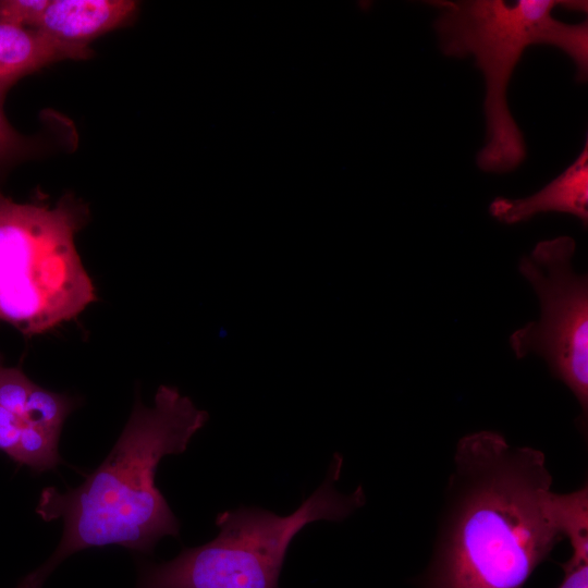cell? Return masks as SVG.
<instances>
[{"label":"cell","instance_id":"cell-1","mask_svg":"<svg viewBox=\"0 0 588 588\" xmlns=\"http://www.w3.org/2000/svg\"><path fill=\"white\" fill-rule=\"evenodd\" d=\"M551 483L541 451L494 431L463 437L421 588H523L563 539Z\"/></svg>","mask_w":588,"mask_h":588},{"label":"cell","instance_id":"cell-2","mask_svg":"<svg viewBox=\"0 0 588 588\" xmlns=\"http://www.w3.org/2000/svg\"><path fill=\"white\" fill-rule=\"evenodd\" d=\"M209 415L176 388L160 385L152 406L137 399L114 446L75 489L42 490L36 509L46 522L62 519L61 540L42 564L49 574L66 558L111 544L150 554L180 523L155 483L157 466L181 454Z\"/></svg>","mask_w":588,"mask_h":588},{"label":"cell","instance_id":"cell-3","mask_svg":"<svg viewBox=\"0 0 588 588\" xmlns=\"http://www.w3.org/2000/svg\"><path fill=\"white\" fill-rule=\"evenodd\" d=\"M433 26L438 45L450 58L474 57L485 79L486 142L477 166L489 173H507L526 158L523 132L507 105V86L524 51L551 45L574 63L576 79L588 78V23L568 24L553 17L558 7L587 12L586 1L565 0H437Z\"/></svg>","mask_w":588,"mask_h":588},{"label":"cell","instance_id":"cell-4","mask_svg":"<svg viewBox=\"0 0 588 588\" xmlns=\"http://www.w3.org/2000/svg\"><path fill=\"white\" fill-rule=\"evenodd\" d=\"M342 464V456L334 453L324 481L290 515L257 506L219 513L215 539L183 549L170 561L144 563L136 588H279L297 532L317 520L341 522L365 504L360 486L350 494L334 488Z\"/></svg>","mask_w":588,"mask_h":588},{"label":"cell","instance_id":"cell-5","mask_svg":"<svg viewBox=\"0 0 588 588\" xmlns=\"http://www.w3.org/2000/svg\"><path fill=\"white\" fill-rule=\"evenodd\" d=\"M83 216L68 197L50 208L0 191V320L25 336L76 318L97 299L74 242Z\"/></svg>","mask_w":588,"mask_h":588},{"label":"cell","instance_id":"cell-6","mask_svg":"<svg viewBox=\"0 0 588 588\" xmlns=\"http://www.w3.org/2000/svg\"><path fill=\"white\" fill-rule=\"evenodd\" d=\"M571 236L538 242L518 262V271L536 292L540 318L517 329L510 346L517 358L537 354L554 378L577 400L581 426L588 415V277L573 266Z\"/></svg>","mask_w":588,"mask_h":588},{"label":"cell","instance_id":"cell-7","mask_svg":"<svg viewBox=\"0 0 588 588\" xmlns=\"http://www.w3.org/2000/svg\"><path fill=\"white\" fill-rule=\"evenodd\" d=\"M569 213L588 224V140L578 157L538 192L523 198L495 197L490 215L505 224L525 222L538 213Z\"/></svg>","mask_w":588,"mask_h":588},{"label":"cell","instance_id":"cell-8","mask_svg":"<svg viewBox=\"0 0 588 588\" xmlns=\"http://www.w3.org/2000/svg\"><path fill=\"white\" fill-rule=\"evenodd\" d=\"M131 0H52L34 27L68 46L88 48L99 35L125 23L136 11Z\"/></svg>","mask_w":588,"mask_h":588},{"label":"cell","instance_id":"cell-9","mask_svg":"<svg viewBox=\"0 0 588 588\" xmlns=\"http://www.w3.org/2000/svg\"><path fill=\"white\" fill-rule=\"evenodd\" d=\"M89 48L59 42L36 28L0 23V98L26 74L62 59H85Z\"/></svg>","mask_w":588,"mask_h":588},{"label":"cell","instance_id":"cell-10","mask_svg":"<svg viewBox=\"0 0 588 588\" xmlns=\"http://www.w3.org/2000/svg\"><path fill=\"white\" fill-rule=\"evenodd\" d=\"M552 514L562 536L569 541L572 563H588V488L552 494Z\"/></svg>","mask_w":588,"mask_h":588},{"label":"cell","instance_id":"cell-11","mask_svg":"<svg viewBox=\"0 0 588 588\" xmlns=\"http://www.w3.org/2000/svg\"><path fill=\"white\" fill-rule=\"evenodd\" d=\"M73 401L34 383L22 415L24 425L44 428L60 436L63 422L73 409Z\"/></svg>","mask_w":588,"mask_h":588},{"label":"cell","instance_id":"cell-12","mask_svg":"<svg viewBox=\"0 0 588 588\" xmlns=\"http://www.w3.org/2000/svg\"><path fill=\"white\" fill-rule=\"evenodd\" d=\"M59 437L44 428L24 425L13 460L37 471L53 469L61 461Z\"/></svg>","mask_w":588,"mask_h":588},{"label":"cell","instance_id":"cell-13","mask_svg":"<svg viewBox=\"0 0 588 588\" xmlns=\"http://www.w3.org/2000/svg\"><path fill=\"white\" fill-rule=\"evenodd\" d=\"M33 385L22 370L0 364V406L22 417Z\"/></svg>","mask_w":588,"mask_h":588},{"label":"cell","instance_id":"cell-14","mask_svg":"<svg viewBox=\"0 0 588 588\" xmlns=\"http://www.w3.org/2000/svg\"><path fill=\"white\" fill-rule=\"evenodd\" d=\"M49 0H0V23L34 28Z\"/></svg>","mask_w":588,"mask_h":588},{"label":"cell","instance_id":"cell-15","mask_svg":"<svg viewBox=\"0 0 588 588\" xmlns=\"http://www.w3.org/2000/svg\"><path fill=\"white\" fill-rule=\"evenodd\" d=\"M23 426L21 416L0 406V450L12 460L16 453Z\"/></svg>","mask_w":588,"mask_h":588},{"label":"cell","instance_id":"cell-16","mask_svg":"<svg viewBox=\"0 0 588 588\" xmlns=\"http://www.w3.org/2000/svg\"><path fill=\"white\" fill-rule=\"evenodd\" d=\"M22 137L8 123L0 98V162L14 156L23 148Z\"/></svg>","mask_w":588,"mask_h":588},{"label":"cell","instance_id":"cell-17","mask_svg":"<svg viewBox=\"0 0 588 588\" xmlns=\"http://www.w3.org/2000/svg\"><path fill=\"white\" fill-rule=\"evenodd\" d=\"M561 567L564 577L558 588H588V563L566 561Z\"/></svg>","mask_w":588,"mask_h":588},{"label":"cell","instance_id":"cell-18","mask_svg":"<svg viewBox=\"0 0 588 588\" xmlns=\"http://www.w3.org/2000/svg\"><path fill=\"white\" fill-rule=\"evenodd\" d=\"M48 577V572L42 566H39L34 572L26 575L16 588H42Z\"/></svg>","mask_w":588,"mask_h":588}]
</instances>
